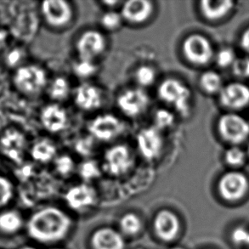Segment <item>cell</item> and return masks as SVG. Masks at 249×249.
Returning a JSON list of instances; mask_svg holds the SVG:
<instances>
[{"label": "cell", "instance_id": "1", "mask_svg": "<svg viewBox=\"0 0 249 249\" xmlns=\"http://www.w3.org/2000/svg\"><path fill=\"white\" fill-rule=\"evenodd\" d=\"M71 221L60 209L47 208L36 213L28 223V232L39 242H54L64 237Z\"/></svg>", "mask_w": 249, "mask_h": 249}, {"label": "cell", "instance_id": "2", "mask_svg": "<svg viewBox=\"0 0 249 249\" xmlns=\"http://www.w3.org/2000/svg\"><path fill=\"white\" fill-rule=\"evenodd\" d=\"M48 84L47 74L37 65H26L17 69L14 84L20 93L34 96L40 94Z\"/></svg>", "mask_w": 249, "mask_h": 249}, {"label": "cell", "instance_id": "3", "mask_svg": "<svg viewBox=\"0 0 249 249\" xmlns=\"http://www.w3.org/2000/svg\"><path fill=\"white\" fill-rule=\"evenodd\" d=\"M159 96L166 104L170 105L182 114H187L192 100V91L183 82L167 78L159 84Z\"/></svg>", "mask_w": 249, "mask_h": 249}, {"label": "cell", "instance_id": "4", "mask_svg": "<svg viewBox=\"0 0 249 249\" xmlns=\"http://www.w3.org/2000/svg\"><path fill=\"white\" fill-rule=\"evenodd\" d=\"M219 135L226 142L237 145L249 137V122L240 115H223L218 123Z\"/></svg>", "mask_w": 249, "mask_h": 249}, {"label": "cell", "instance_id": "5", "mask_svg": "<svg viewBox=\"0 0 249 249\" xmlns=\"http://www.w3.org/2000/svg\"><path fill=\"white\" fill-rule=\"evenodd\" d=\"M182 51L186 60L192 64H208L213 56L210 41L198 34H192L185 38L182 44Z\"/></svg>", "mask_w": 249, "mask_h": 249}, {"label": "cell", "instance_id": "6", "mask_svg": "<svg viewBox=\"0 0 249 249\" xmlns=\"http://www.w3.org/2000/svg\"><path fill=\"white\" fill-rule=\"evenodd\" d=\"M124 130L123 122L112 114H103L94 118L89 124L91 135L101 142H110L121 135Z\"/></svg>", "mask_w": 249, "mask_h": 249}, {"label": "cell", "instance_id": "7", "mask_svg": "<svg viewBox=\"0 0 249 249\" xmlns=\"http://www.w3.org/2000/svg\"><path fill=\"white\" fill-rule=\"evenodd\" d=\"M117 105L124 114L135 118L146 111L150 98L142 89H128L118 95Z\"/></svg>", "mask_w": 249, "mask_h": 249}, {"label": "cell", "instance_id": "8", "mask_svg": "<svg viewBox=\"0 0 249 249\" xmlns=\"http://www.w3.org/2000/svg\"><path fill=\"white\" fill-rule=\"evenodd\" d=\"M106 47L107 41L104 35L96 30L84 32L76 44L78 57L83 61H94L104 53Z\"/></svg>", "mask_w": 249, "mask_h": 249}, {"label": "cell", "instance_id": "9", "mask_svg": "<svg viewBox=\"0 0 249 249\" xmlns=\"http://www.w3.org/2000/svg\"><path fill=\"white\" fill-rule=\"evenodd\" d=\"M133 164L134 157L127 145H113L105 153V169L111 175H124L131 168Z\"/></svg>", "mask_w": 249, "mask_h": 249}, {"label": "cell", "instance_id": "10", "mask_svg": "<svg viewBox=\"0 0 249 249\" xmlns=\"http://www.w3.org/2000/svg\"><path fill=\"white\" fill-rule=\"evenodd\" d=\"M42 15L50 26L66 27L72 19L73 11L70 3L64 0H48L41 5Z\"/></svg>", "mask_w": 249, "mask_h": 249}, {"label": "cell", "instance_id": "11", "mask_svg": "<svg viewBox=\"0 0 249 249\" xmlns=\"http://www.w3.org/2000/svg\"><path fill=\"white\" fill-rule=\"evenodd\" d=\"M163 138L161 130L155 126L142 129L137 136V145L145 159L153 160L161 155L163 149Z\"/></svg>", "mask_w": 249, "mask_h": 249}, {"label": "cell", "instance_id": "12", "mask_svg": "<svg viewBox=\"0 0 249 249\" xmlns=\"http://www.w3.org/2000/svg\"><path fill=\"white\" fill-rule=\"evenodd\" d=\"M248 188V178L241 172H228L219 179V193L224 198L229 201L242 198L246 194Z\"/></svg>", "mask_w": 249, "mask_h": 249}, {"label": "cell", "instance_id": "13", "mask_svg": "<svg viewBox=\"0 0 249 249\" xmlns=\"http://www.w3.org/2000/svg\"><path fill=\"white\" fill-rule=\"evenodd\" d=\"M27 147V140L21 132L8 129L0 137V152L13 162L22 161Z\"/></svg>", "mask_w": 249, "mask_h": 249}, {"label": "cell", "instance_id": "14", "mask_svg": "<svg viewBox=\"0 0 249 249\" xmlns=\"http://www.w3.org/2000/svg\"><path fill=\"white\" fill-rule=\"evenodd\" d=\"M219 94L220 103L228 109H243L249 104V87L243 83L228 84Z\"/></svg>", "mask_w": 249, "mask_h": 249}, {"label": "cell", "instance_id": "15", "mask_svg": "<svg viewBox=\"0 0 249 249\" xmlns=\"http://www.w3.org/2000/svg\"><path fill=\"white\" fill-rule=\"evenodd\" d=\"M153 3L147 0H129L124 3L121 15L124 20L132 24H142L152 17Z\"/></svg>", "mask_w": 249, "mask_h": 249}, {"label": "cell", "instance_id": "16", "mask_svg": "<svg viewBox=\"0 0 249 249\" xmlns=\"http://www.w3.org/2000/svg\"><path fill=\"white\" fill-rule=\"evenodd\" d=\"M102 100V92L93 84H80L75 91V104L84 111H94L101 107Z\"/></svg>", "mask_w": 249, "mask_h": 249}, {"label": "cell", "instance_id": "17", "mask_svg": "<svg viewBox=\"0 0 249 249\" xmlns=\"http://www.w3.org/2000/svg\"><path fill=\"white\" fill-rule=\"evenodd\" d=\"M41 123L51 133H58L65 129L68 123V115L64 108L57 104L48 105L41 112Z\"/></svg>", "mask_w": 249, "mask_h": 249}, {"label": "cell", "instance_id": "18", "mask_svg": "<svg viewBox=\"0 0 249 249\" xmlns=\"http://www.w3.org/2000/svg\"><path fill=\"white\" fill-rule=\"evenodd\" d=\"M156 231L162 239L170 241L177 236L178 231V220L177 217L168 210H162L155 219Z\"/></svg>", "mask_w": 249, "mask_h": 249}, {"label": "cell", "instance_id": "19", "mask_svg": "<svg viewBox=\"0 0 249 249\" xmlns=\"http://www.w3.org/2000/svg\"><path fill=\"white\" fill-rule=\"evenodd\" d=\"M235 3L229 0H203L200 3V10L209 20H220L233 10Z\"/></svg>", "mask_w": 249, "mask_h": 249}, {"label": "cell", "instance_id": "20", "mask_svg": "<svg viewBox=\"0 0 249 249\" xmlns=\"http://www.w3.org/2000/svg\"><path fill=\"white\" fill-rule=\"evenodd\" d=\"M95 249H124V242L119 233L110 228L98 230L92 237Z\"/></svg>", "mask_w": 249, "mask_h": 249}, {"label": "cell", "instance_id": "21", "mask_svg": "<svg viewBox=\"0 0 249 249\" xmlns=\"http://www.w3.org/2000/svg\"><path fill=\"white\" fill-rule=\"evenodd\" d=\"M94 190L85 185L74 186L68 191L66 200L68 205L75 209H80L91 205L94 201Z\"/></svg>", "mask_w": 249, "mask_h": 249}, {"label": "cell", "instance_id": "22", "mask_svg": "<svg viewBox=\"0 0 249 249\" xmlns=\"http://www.w3.org/2000/svg\"><path fill=\"white\" fill-rule=\"evenodd\" d=\"M56 154V147L49 140H40L31 149V156L37 162L46 163L53 160Z\"/></svg>", "mask_w": 249, "mask_h": 249}, {"label": "cell", "instance_id": "23", "mask_svg": "<svg viewBox=\"0 0 249 249\" xmlns=\"http://www.w3.org/2000/svg\"><path fill=\"white\" fill-rule=\"evenodd\" d=\"M200 84L208 94L219 93L224 87L221 76L214 71L204 72L200 78Z\"/></svg>", "mask_w": 249, "mask_h": 249}, {"label": "cell", "instance_id": "24", "mask_svg": "<svg viewBox=\"0 0 249 249\" xmlns=\"http://www.w3.org/2000/svg\"><path fill=\"white\" fill-rule=\"evenodd\" d=\"M71 87L69 82L63 78L58 77L54 78L49 86V94L54 101H64L70 94Z\"/></svg>", "mask_w": 249, "mask_h": 249}, {"label": "cell", "instance_id": "25", "mask_svg": "<svg viewBox=\"0 0 249 249\" xmlns=\"http://www.w3.org/2000/svg\"><path fill=\"white\" fill-rule=\"evenodd\" d=\"M22 224L19 213L15 211H8L0 214V230L4 232H15Z\"/></svg>", "mask_w": 249, "mask_h": 249}, {"label": "cell", "instance_id": "26", "mask_svg": "<svg viewBox=\"0 0 249 249\" xmlns=\"http://www.w3.org/2000/svg\"><path fill=\"white\" fill-rule=\"evenodd\" d=\"M135 78L136 82L142 87H148L154 84L157 78L156 71L150 66H141L135 71Z\"/></svg>", "mask_w": 249, "mask_h": 249}, {"label": "cell", "instance_id": "27", "mask_svg": "<svg viewBox=\"0 0 249 249\" xmlns=\"http://www.w3.org/2000/svg\"><path fill=\"white\" fill-rule=\"evenodd\" d=\"M124 18L121 13H118L114 10H110L102 15L101 18V25L102 27L109 32L118 30L123 23Z\"/></svg>", "mask_w": 249, "mask_h": 249}, {"label": "cell", "instance_id": "28", "mask_svg": "<svg viewBox=\"0 0 249 249\" xmlns=\"http://www.w3.org/2000/svg\"><path fill=\"white\" fill-rule=\"evenodd\" d=\"M248 154L238 146H232L228 149L225 154L226 163L232 167L243 166L246 162Z\"/></svg>", "mask_w": 249, "mask_h": 249}, {"label": "cell", "instance_id": "29", "mask_svg": "<svg viewBox=\"0 0 249 249\" xmlns=\"http://www.w3.org/2000/svg\"><path fill=\"white\" fill-rule=\"evenodd\" d=\"M73 71L78 78H89L96 73L97 67L94 61L79 60L73 66Z\"/></svg>", "mask_w": 249, "mask_h": 249}, {"label": "cell", "instance_id": "30", "mask_svg": "<svg viewBox=\"0 0 249 249\" xmlns=\"http://www.w3.org/2000/svg\"><path fill=\"white\" fill-rule=\"evenodd\" d=\"M120 227L124 232L132 235L138 232L142 227V223L134 213H127L122 218Z\"/></svg>", "mask_w": 249, "mask_h": 249}, {"label": "cell", "instance_id": "31", "mask_svg": "<svg viewBox=\"0 0 249 249\" xmlns=\"http://www.w3.org/2000/svg\"><path fill=\"white\" fill-rule=\"evenodd\" d=\"M154 122L156 128L159 129H164L169 128L175 123V116L171 111L166 109H160L156 111L154 115Z\"/></svg>", "mask_w": 249, "mask_h": 249}, {"label": "cell", "instance_id": "32", "mask_svg": "<svg viewBox=\"0 0 249 249\" xmlns=\"http://www.w3.org/2000/svg\"><path fill=\"white\" fill-rule=\"evenodd\" d=\"M236 53L231 48H224L216 54L215 61L217 65L220 68H228L230 66L232 67L234 62L236 61Z\"/></svg>", "mask_w": 249, "mask_h": 249}, {"label": "cell", "instance_id": "33", "mask_svg": "<svg viewBox=\"0 0 249 249\" xmlns=\"http://www.w3.org/2000/svg\"><path fill=\"white\" fill-rule=\"evenodd\" d=\"M54 166L61 175H68L74 170L75 163L70 156L62 155L55 159Z\"/></svg>", "mask_w": 249, "mask_h": 249}, {"label": "cell", "instance_id": "34", "mask_svg": "<svg viewBox=\"0 0 249 249\" xmlns=\"http://www.w3.org/2000/svg\"><path fill=\"white\" fill-rule=\"evenodd\" d=\"M12 183L3 176H0V206L6 204L13 196Z\"/></svg>", "mask_w": 249, "mask_h": 249}, {"label": "cell", "instance_id": "35", "mask_svg": "<svg viewBox=\"0 0 249 249\" xmlns=\"http://www.w3.org/2000/svg\"><path fill=\"white\" fill-rule=\"evenodd\" d=\"M79 173L83 178L91 179L97 178L100 175V168L98 167L97 162L87 161L82 163L79 168Z\"/></svg>", "mask_w": 249, "mask_h": 249}, {"label": "cell", "instance_id": "36", "mask_svg": "<svg viewBox=\"0 0 249 249\" xmlns=\"http://www.w3.org/2000/svg\"><path fill=\"white\" fill-rule=\"evenodd\" d=\"M232 70L237 77L249 78V57L236 59L232 65Z\"/></svg>", "mask_w": 249, "mask_h": 249}, {"label": "cell", "instance_id": "37", "mask_svg": "<svg viewBox=\"0 0 249 249\" xmlns=\"http://www.w3.org/2000/svg\"><path fill=\"white\" fill-rule=\"evenodd\" d=\"M233 242L239 246L249 247V230L244 227H237L233 231Z\"/></svg>", "mask_w": 249, "mask_h": 249}, {"label": "cell", "instance_id": "38", "mask_svg": "<svg viewBox=\"0 0 249 249\" xmlns=\"http://www.w3.org/2000/svg\"><path fill=\"white\" fill-rule=\"evenodd\" d=\"M22 56H23V54L21 53V51L18 49H15L13 51H10L7 55V64L10 67H16L22 60Z\"/></svg>", "mask_w": 249, "mask_h": 249}, {"label": "cell", "instance_id": "39", "mask_svg": "<svg viewBox=\"0 0 249 249\" xmlns=\"http://www.w3.org/2000/svg\"><path fill=\"white\" fill-rule=\"evenodd\" d=\"M241 45L243 51H246L249 54V27L245 30L241 37Z\"/></svg>", "mask_w": 249, "mask_h": 249}, {"label": "cell", "instance_id": "40", "mask_svg": "<svg viewBox=\"0 0 249 249\" xmlns=\"http://www.w3.org/2000/svg\"><path fill=\"white\" fill-rule=\"evenodd\" d=\"M7 33L5 31L0 30V50L4 46L6 42Z\"/></svg>", "mask_w": 249, "mask_h": 249}, {"label": "cell", "instance_id": "41", "mask_svg": "<svg viewBox=\"0 0 249 249\" xmlns=\"http://www.w3.org/2000/svg\"><path fill=\"white\" fill-rule=\"evenodd\" d=\"M106 4H108V5H112V4H118V2H116V1H113V2H110V1H108V2H105Z\"/></svg>", "mask_w": 249, "mask_h": 249}, {"label": "cell", "instance_id": "42", "mask_svg": "<svg viewBox=\"0 0 249 249\" xmlns=\"http://www.w3.org/2000/svg\"><path fill=\"white\" fill-rule=\"evenodd\" d=\"M21 249H35L34 248H32V247H24Z\"/></svg>", "mask_w": 249, "mask_h": 249}, {"label": "cell", "instance_id": "43", "mask_svg": "<svg viewBox=\"0 0 249 249\" xmlns=\"http://www.w3.org/2000/svg\"><path fill=\"white\" fill-rule=\"evenodd\" d=\"M247 154H248V156L249 157V147H248V151H247Z\"/></svg>", "mask_w": 249, "mask_h": 249}, {"label": "cell", "instance_id": "44", "mask_svg": "<svg viewBox=\"0 0 249 249\" xmlns=\"http://www.w3.org/2000/svg\"><path fill=\"white\" fill-rule=\"evenodd\" d=\"M181 249V248H174V249Z\"/></svg>", "mask_w": 249, "mask_h": 249}, {"label": "cell", "instance_id": "45", "mask_svg": "<svg viewBox=\"0 0 249 249\" xmlns=\"http://www.w3.org/2000/svg\"></svg>", "mask_w": 249, "mask_h": 249}, {"label": "cell", "instance_id": "46", "mask_svg": "<svg viewBox=\"0 0 249 249\" xmlns=\"http://www.w3.org/2000/svg\"></svg>", "mask_w": 249, "mask_h": 249}, {"label": "cell", "instance_id": "47", "mask_svg": "<svg viewBox=\"0 0 249 249\" xmlns=\"http://www.w3.org/2000/svg\"></svg>", "mask_w": 249, "mask_h": 249}]
</instances>
